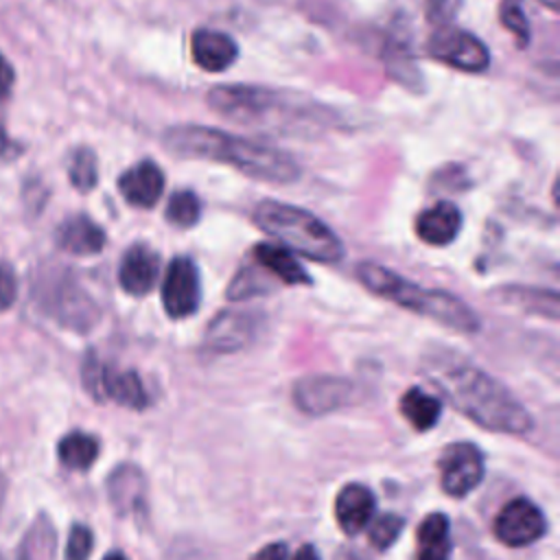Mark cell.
Returning <instances> with one entry per match:
<instances>
[{
    "mask_svg": "<svg viewBox=\"0 0 560 560\" xmlns=\"http://www.w3.org/2000/svg\"><path fill=\"white\" fill-rule=\"evenodd\" d=\"M503 298L510 304L534 311L538 315H547L551 319L558 317V295L556 291H538V289H503Z\"/></svg>",
    "mask_w": 560,
    "mask_h": 560,
    "instance_id": "cell-26",
    "label": "cell"
},
{
    "mask_svg": "<svg viewBox=\"0 0 560 560\" xmlns=\"http://www.w3.org/2000/svg\"><path fill=\"white\" fill-rule=\"evenodd\" d=\"M18 151H20V149L11 142V138L7 136V131H4L2 125H0V155H2V158H13Z\"/></svg>",
    "mask_w": 560,
    "mask_h": 560,
    "instance_id": "cell-37",
    "label": "cell"
},
{
    "mask_svg": "<svg viewBox=\"0 0 560 560\" xmlns=\"http://www.w3.org/2000/svg\"><path fill=\"white\" fill-rule=\"evenodd\" d=\"M337 560H363V558H361V556H357V553H352V551L341 549V553L337 556Z\"/></svg>",
    "mask_w": 560,
    "mask_h": 560,
    "instance_id": "cell-40",
    "label": "cell"
},
{
    "mask_svg": "<svg viewBox=\"0 0 560 560\" xmlns=\"http://www.w3.org/2000/svg\"><path fill=\"white\" fill-rule=\"evenodd\" d=\"M376 510L374 494L363 483H348L337 492L335 518L348 536H357L372 521Z\"/></svg>",
    "mask_w": 560,
    "mask_h": 560,
    "instance_id": "cell-17",
    "label": "cell"
},
{
    "mask_svg": "<svg viewBox=\"0 0 560 560\" xmlns=\"http://www.w3.org/2000/svg\"><path fill=\"white\" fill-rule=\"evenodd\" d=\"M258 328V317L245 311H221L206 330V348L212 352H236L245 348Z\"/></svg>",
    "mask_w": 560,
    "mask_h": 560,
    "instance_id": "cell-13",
    "label": "cell"
},
{
    "mask_svg": "<svg viewBox=\"0 0 560 560\" xmlns=\"http://www.w3.org/2000/svg\"><path fill=\"white\" fill-rule=\"evenodd\" d=\"M13 88V68L11 63L4 59V55L0 52V101L9 96Z\"/></svg>",
    "mask_w": 560,
    "mask_h": 560,
    "instance_id": "cell-36",
    "label": "cell"
},
{
    "mask_svg": "<svg viewBox=\"0 0 560 560\" xmlns=\"http://www.w3.org/2000/svg\"><path fill=\"white\" fill-rule=\"evenodd\" d=\"M252 219L262 232L311 260L337 262L343 258L341 238L304 208L267 199L254 208Z\"/></svg>",
    "mask_w": 560,
    "mask_h": 560,
    "instance_id": "cell-5",
    "label": "cell"
},
{
    "mask_svg": "<svg viewBox=\"0 0 560 560\" xmlns=\"http://www.w3.org/2000/svg\"><path fill=\"white\" fill-rule=\"evenodd\" d=\"M538 2H540L542 7H547L549 11H553V13H556L558 7H560V0H538Z\"/></svg>",
    "mask_w": 560,
    "mask_h": 560,
    "instance_id": "cell-41",
    "label": "cell"
},
{
    "mask_svg": "<svg viewBox=\"0 0 560 560\" xmlns=\"http://www.w3.org/2000/svg\"><path fill=\"white\" fill-rule=\"evenodd\" d=\"M427 50L433 59L464 72H483L490 66V52L486 44L472 33L451 24H442L429 37Z\"/></svg>",
    "mask_w": 560,
    "mask_h": 560,
    "instance_id": "cell-7",
    "label": "cell"
},
{
    "mask_svg": "<svg viewBox=\"0 0 560 560\" xmlns=\"http://www.w3.org/2000/svg\"><path fill=\"white\" fill-rule=\"evenodd\" d=\"M18 298V278L9 262L0 260V313L9 311Z\"/></svg>",
    "mask_w": 560,
    "mask_h": 560,
    "instance_id": "cell-33",
    "label": "cell"
},
{
    "mask_svg": "<svg viewBox=\"0 0 560 560\" xmlns=\"http://www.w3.org/2000/svg\"><path fill=\"white\" fill-rule=\"evenodd\" d=\"M440 483L442 490L455 499L472 492L483 479V453L477 444L457 442L448 444L440 455Z\"/></svg>",
    "mask_w": 560,
    "mask_h": 560,
    "instance_id": "cell-10",
    "label": "cell"
},
{
    "mask_svg": "<svg viewBox=\"0 0 560 560\" xmlns=\"http://www.w3.org/2000/svg\"><path fill=\"white\" fill-rule=\"evenodd\" d=\"M201 280L197 265L188 256H175L168 262L162 282V304L168 317L184 319L199 308Z\"/></svg>",
    "mask_w": 560,
    "mask_h": 560,
    "instance_id": "cell-11",
    "label": "cell"
},
{
    "mask_svg": "<svg viewBox=\"0 0 560 560\" xmlns=\"http://www.w3.org/2000/svg\"><path fill=\"white\" fill-rule=\"evenodd\" d=\"M190 57L206 72H223L238 57V44L221 31L197 28L190 37Z\"/></svg>",
    "mask_w": 560,
    "mask_h": 560,
    "instance_id": "cell-16",
    "label": "cell"
},
{
    "mask_svg": "<svg viewBox=\"0 0 560 560\" xmlns=\"http://www.w3.org/2000/svg\"><path fill=\"white\" fill-rule=\"evenodd\" d=\"M256 293H262V282H258L254 278V271L252 269H241V273H236V278L232 280V284L228 287L225 295L234 302L238 300H247Z\"/></svg>",
    "mask_w": 560,
    "mask_h": 560,
    "instance_id": "cell-32",
    "label": "cell"
},
{
    "mask_svg": "<svg viewBox=\"0 0 560 560\" xmlns=\"http://www.w3.org/2000/svg\"><path fill=\"white\" fill-rule=\"evenodd\" d=\"M118 190L127 203L136 208H153L164 192V173L155 162L142 160L118 177Z\"/></svg>",
    "mask_w": 560,
    "mask_h": 560,
    "instance_id": "cell-15",
    "label": "cell"
},
{
    "mask_svg": "<svg viewBox=\"0 0 560 560\" xmlns=\"http://www.w3.org/2000/svg\"><path fill=\"white\" fill-rule=\"evenodd\" d=\"M4 497H7V477L0 472V510H2Z\"/></svg>",
    "mask_w": 560,
    "mask_h": 560,
    "instance_id": "cell-39",
    "label": "cell"
},
{
    "mask_svg": "<svg viewBox=\"0 0 560 560\" xmlns=\"http://www.w3.org/2000/svg\"><path fill=\"white\" fill-rule=\"evenodd\" d=\"M357 387L352 381L330 374H313L295 381L293 402L306 416H326L354 402Z\"/></svg>",
    "mask_w": 560,
    "mask_h": 560,
    "instance_id": "cell-8",
    "label": "cell"
},
{
    "mask_svg": "<svg viewBox=\"0 0 560 560\" xmlns=\"http://www.w3.org/2000/svg\"><path fill=\"white\" fill-rule=\"evenodd\" d=\"M400 413L416 431H429L442 413V405L435 396L420 387H409L400 396Z\"/></svg>",
    "mask_w": 560,
    "mask_h": 560,
    "instance_id": "cell-24",
    "label": "cell"
},
{
    "mask_svg": "<svg viewBox=\"0 0 560 560\" xmlns=\"http://www.w3.org/2000/svg\"><path fill=\"white\" fill-rule=\"evenodd\" d=\"M416 560H448L451 556V523L442 512L429 514L416 529Z\"/></svg>",
    "mask_w": 560,
    "mask_h": 560,
    "instance_id": "cell-21",
    "label": "cell"
},
{
    "mask_svg": "<svg viewBox=\"0 0 560 560\" xmlns=\"http://www.w3.org/2000/svg\"><path fill=\"white\" fill-rule=\"evenodd\" d=\"M94 547V536L92 529L77 523L72 525L66 542V560H88Z\"/></svg>",
    "mask_w": 560,
    "mask_h": 560,
    "instance_id": "cell-31",
    "label": "cell"
},
{
    "mask_svg": "<svg viewBox=\"0 0 560 560\" xmlns=\"http://www.w3.org/2000/svg\"><path fill=\"white\" fill-rule=\"evenodd\" d=\"M287 545L284 542H269L258 549L249 560H287Z\"/></svg>",
    "mask_w": 560,
    "mask_h": 560,
    "instance_id": "cell-35",
    "label": "cell"
},
{
    "mask_svg": "<svg viewBox=\"0 0 560 560\" xmlns=\"http://www.w3.org/2000/svg\"><path fill=\"white\" fill-rule=\"evenodd\" d=\"M57 556V532L46 514H39L26 529L18 560H55Z\"/></svg>",
    "mask_w": 560,
    "mask_h": 560,
    "instance_id": "cell-23",
    "label": "cell"
},
{
    "mask_svg": "<svg viewBox=\"0 0 560 560\" xmlns=\"http://www.w3.org/2000/svg\"><path fill=\"white\" fill-rule=\"evenodd\" d=\"M144 494H147L144 475L133 464H120L107 477V497L112 508L120 516L138 512L140 505L144 503Z\"/></svg>",
    "mask_w": 560,
    "mask_h": 560,
    "instance_id": "cell-19",
    "label": "cell"
},
{
    "mask_svg": "<svg viewBox=\"0 0 560 560\" xmlns=\"http://www.w3.org/2000/svg\"><path fill=\"white\" fill-rule=\"evenodd\" d=\"M462 230V212L451 201H438L416 219V234L427 245H448Z\"/></svg>",
    "mask_w": 560,
    "mask_h": 560,
    "instance_id": "cell-18",
    "label": "cell"
},
{
    "mask_svg": "<svg viewBox=\"0 0 560 560\" xmlns=\"http://www.w3.org/2000/svg\"><path fill=\"white\" fill-rule=\"evenodd\" d=\"M206 103L221 118L247 127L287 129L317 122L313 103H300L295 94L278 92L262 85H214L206 94Z\"/></svg>",
    "mask_w": 560,
    "mask_h": 560,
    "instance_id": "cell-4",
    "label": "cell"
},
{
    "mask_svg": "<svg viewBox=\"0 0 560 560\" xmlns=\"http://www.w3.org/2000/svg\"><path fill=\"white\" fill-rule=\"evenodd\" d=\"M162 144L173 155L219 162L267 184H291L300 177L298 162L280 147L241 138L214 127H171L164 131Z\"/></svg>",
    "mask_w": 560,
    "mask_h": 560,
    "instance_id": "cell-2",
    "label": "cell"
},
{
    "mask_svg": "<svg viewBox=\"0 0 560 560\" xmlns=\"http://www.w3.org/2000/svg\"><path fill=\"white\" fill-rule=\"evenodd\" d=\"M164 214L175 228H192L201 217V201L192 190H177L171 195Z\"/></svg>",
    "mask_w": 560,
    "mask_h": 560,
    "instance_id": "cell-27",
    "label": "cell"
},
{
    "mask_svg": "<svg viewBox=\"0 0 560 560\" xmlns=\"http://www.w3.org/2000/svg\"><path fill=\"white\" fill-rule=\"evenodd\" d=\"M499 18H501V24L508 31L514 33V37L518 39V46H527V42H529V22L525 18L521 0H501Z\"/></svg>",
    "mask_w": 560,
    "mask_h": 560,
    "instance_id": "cell-30",
    "label": "cell"
},
{
    "mask_svg": "<svg viewBox=\"0 0 560 560\" xmlns=\"http://www.w3.org/2000/svg\"><path fill=\"white\" fill-rule=\"evenodd\" d=\"M422 370L442 396L481 429L512 435L532 431L534 418L521 400L457 350L433 348L422 357Z\"/></svg>",
    "mask_w": 560,
    "mask_h": 560,
    "instance_id": "cell-1",
    "label": "cell"
},
{
    "mask_svg": "<svg viewBox=\"0 0 560 560\" xmlns=\"http://www.w3.org/2000/svg\"><path fill=\"white\" fill-rule=\"evenodd\" d=\"M254 258L260 267L271 271L287 284H311V276L306 269L291 256L289 249L271 243H258L254 247Z\"/></svg>",
    "mask_w": 560,
    "mask_h": 560,
    "instance_id": "cell-22",
    "label": "cell"
},
{
    "mask_svg": "<svg viewBox=\"0 0 560 560\" xmlns=\"http://www.w3.org/2000/svg\"><path fill=\"white\" fill-rule=\"evenodd\" d=\"M83 387L96 400H114L116 405L129 409H144L149 405V394L133 370H118L98 361V357L88 354L83 361Z\"/></svg>",
    "mask_w": 560,
    "mask_h": 560,
    "instance_id": "cell-6",
    "label": "cell"
},
{
    "mask_svg": "<svg viewBox=\"0 0 560 560\" xmlns=\"http://www.w3.org/2000/svg\"><path fill=\"white\" fill-rule=\"evenodd\" d=\"M405 527V521L402 516L394 514V512H387V514H381L378 518L372 521L370 529H368V538H370V545L376 547V549H387L396 542V538L400 536Z\"/></svg>",
    "mask_w": 560,
    "mask_h": 560,
    "instance_id": "cell-29",
    "label": "cell"
},
{
    "mask_svg": "<svg viewBox=\"0 0 560 560\" xmlns=\"http://www.w3.org/2000/svg\"><path fill=\"white\" fill-rule=\"evenodd\" d=\"M103 560H127L122 553H118V551H112V553H107Z\"/></svg>",
    "mask_w": 560,
    "mask_h": 560,
    "instance_id": "cell-42",
    "label": "cell"
},
{
    "mask_svg": "<svg viewBox=\"0 0 560 560\" xmlns=\"http://www.w3.org/2000/svg\"><path fill=\"white\" fill-rule=\"evenodd\" d=\"M57 455L66 468L88 470L98 457V440L90 433L72 431L59 440Z\"/></svg>",
    "mask_w": 560,
    "mask_h": 560,
    "instance_id": "cell-25",
    "label": "cell"
},
{
    "mask_svg": "<svg viewBox=\"0 0 560 560\" xmlns=\"http://www.w3.org/2000/svg\"><path fill=\"white\" fill-rule=\"evenodd\" d=\"M160 273V256L144 243L131 245L120 260L118 267V282L129 295H147Z\"/></svg>",
    "mask_w": 560,
    "mask_h": 560,
    "instance_id": "cell-14",
    "label": "cell"
},
{
    "mask_svg": "<svg viewBox=\"0 0 560 560\" xmlns=\"http://www.w3.org/2000/svg\"><path fill=\"white\" fill-rule=\"evenodd\" d=\"M357 278L372 293H376L416 315L429 317L451 330L466 332V335L479 330L477 313L466 302H462L457 295H453L448 291L420 287V284H416L376 262H359Z\"/></svg>",
    "mask_w": 560,
    "mask_h": 560,
    "instance_id": "cell-3",
    "label": "cell"
},
{
    "mask_svg": "<svg viewBox=\"0 0 560 560\" xmlns=\"http://www.w3.org/2000/svg\"><path fill=\"white\" fill-rule=\"evenodd\" d=\"M42 306L57 322L74 330H88L98 319V308L92 298L68 278L52 280L42 287Z\"/></svg>",
    "mask_w": 560,
    "mask_h": 560,
    "instance_id": "cell-9",
    "label": "cell"
},
{
    "mask_svg": "<svg viewBox=\"0 0 560 560\" xmlns=\"http://www.w3.org/2000/svg\"><path fill=\"white\" fill-rule=\"evenodd\" d=\"M545 529V514L525 497H516L505 503L494 518V536L508 547H527L542 538Z\"/></svg>",
    "mask_w": 560,
    "mask_h": 560,
    "instance_id": "cell-12",
    "label": "cell"
},
{
    "mask_svg": "<svg viewBox=\"0 0 560 560\" xmlns=\"http://www.w3.org/2000/svg\"><path fill=\"white\" fill-rule=\"evenodd\" d=\"M55 241L63 252H70L77 256H90V254H98L103 249L105 232L90 217L74 214L57 228Z\"/></svg>",
    "mask_w": 560,
    "mask_h": 560,
    "instance_id": "cell-20",
    "label": "cell"
},
{
    "mask_svg": "<svg viewBox=\"0 0 560 560\" xmlns=\"http://www.w3.org/2000/svg\"><path fill=\"white\" fill-rule=\"evenodd\" d=\"M68 177H70L72 186L81 192H90L96 186L98 164H96V155L92 149L81 147L72 153V160L68 166Z\"/></svg>",
    "mask_w": 560,
    "mask_h": 560,
    "instance_id": "cell-28",
    "label": "cell"
},
{
    "mask_svg": "<svg viewBox=\"0 0 560 560\" xmlns=\"http://www.w3.org/2000/svg\"><path fill=\"white\" fill-rule=\"evenodd\" d=\"M459 0H429V20L438 24H446L455 11Z\"/></svg>",
    "mask_w": 560,
    "mask_h": 560,
    "instance_id": "cell-34",
    "label": "cell"
},
{
    "mask_svg": "<svg viewBox=\"0 0 560 560\" xmlns=\"http://www.w3.org/2000/svg\"><path fill=\"white\" fill-rule=\"evenodd\" d=\"M293 560H319V553H317V549H315L313 545H304V547L295 553Z\"/></svg>",
    "mask_w": 560,
    "mask_h": 560,
    "instance_id": "cell-38",
    "label": "cell"
}]
</instances>
